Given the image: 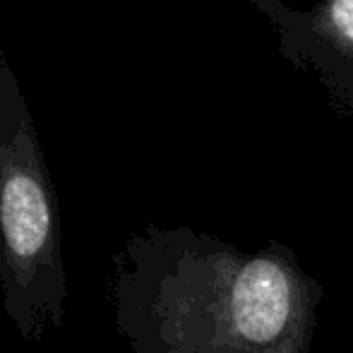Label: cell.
<instances>
[{"label": "cell", "instance_id": "cell-1", "mask_svg": "<svg viewBox=\"0 0 353 353\" xmlns=\"http://www.w3.org/2000/svg\"><path fill=\"white\" fill-rule=\"evenodd\" d=\"M0 298L22 339L39 341L65 315L61 207L34 116L0 51Z\"/></svg>", "mask_w": 353, "mask_h": 353}, {"label": "cell", "instance_id": "cell-2", "mask_svg": "<svg viewBox=\"0 0 353 353\" xmlns=\"http://www.w3.org/2000/svg\"><path fill=\"white\" fill-rule=\"evenodd\" d=\"M270 22L281 58L315 77L336 108L353 116V0H248Z\"/></svg>", "mask_w": 353, "mask_h": 353}, {"label": "cell", "instance_id": "cell-3", "mask_svg": "<svg viewBox=\"0 0 353 353\" xmlns=\"http://www.w3.org/2000/svg\"><path fill=\"white\" fill-rule=\"evenodd\" d=\"M233 320L248 341L265 344L283 330L291 312L286 274L270 260H252L233 283Z\"/></svg>", "mask_w": 353, "mask_h": 353}]
</instances>
